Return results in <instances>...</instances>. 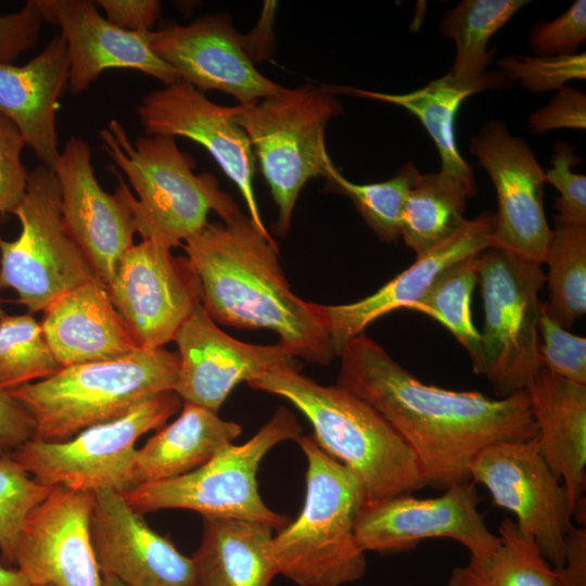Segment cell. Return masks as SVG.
<instances>
[{
  "instance_id": "22",
  "label": "cell",
  "mask_w": 586,
  "mask_h": 586,
  "mask_svg": "<svg viewBox=\"0 0 586 586\" xmlns=\"http://www.w3.org/2000/svg\"><path fill=\"white\" fill-rule=\"evenodd\" d=\"M43 22L61 27L69 59L67 88L86 91L109 68L136 69L166 86L179 80L176 71L151 47V31H128L113 25L89 0H36Z\"/></svg>"
},
{
  "instance_id": "50",
  "label": "cell",
  "mask_w": 586,
  "mask_h": 586,
  "mask_svg": "<svg viewBox=\"0 0 586 586\" xmlns=\"http://www.w3.org/2000/svg\"><path fill=\"white\" fill-rule=\"evenodd\" d=\"M1 240V237H0ZM7 314L3 311V309L0 306V320L5 316Z\"/></svg>"
},
{
  "instance_id": "4",
  "label": "cell",
  "mask_w": 586,
  "mask_h": 586,
  "mask_svg": "<svg viewBox=\"0 0 586 586\" xmlns=\"http://www.w3.org/2000/svg\"><path fill=\"white\" fill-rule=\"evenodd\" d=\"M99 138L138 195L112 167L142 240L171 249L204 228L209 212L222 221L241 213L212 174L193 173V158L177 146L174 137L143 135L131 141L123 124L111 119Z\"/></svg>"
},
{
  "instance_id": "25",
  "label": "cell",
  "mask_w": 586,
  "mask_h": 586,
  "mask_svg": "<svg viewBox=\"0 0 586 586\" xmlns=\"http://www.w3.org/2000/svg\"><path fill=\"white\" fill-rule=\"evenodd\" d=\"M69 59L60 33L24 65L0 64V113L12 120L41 165L60 155L56 113L68 85Z\"/></svg>"
},
{
  "instance_id": "3",
  "label": "cell",
  "mask_w": 586,
  "mask_h": 586,
  "mask_svg": "<svg viewBox=\"0 0 586 586\" xmlns=\"http://www.w3.org/2000/svg\"><path fill=\"white\" fill-rule=\"evenodd\" d=\"M290 402L309 421L317 444L360 482L366 501L428 486L413 450L369 404L340 385L280 369L247 383Z\"/></svg>"
},
{
  "instance_id": "7",
  "label": "cell",
  "mask_w": 586,
  "mask_h": 586,
  "mask_svg": "<svg viewBox=\"0 0 586 586\" xmlns=\"http://www.w3.org/2000/svg\"><path fill=\"white\" fill-rule=\"evenodd\" d=\"M237 106L235 122L246 133L278 209L275 232L284 235L307 180L326 175L331 158L324 132L343 113L330 88H283Z\"/></svg>"
},
{
  "instance_id": "46",
  "label": "cell",
  "mask_w": 586,
  "mask_h": 586,
  "mask_svg": "<svg viewBox=\"0 0 586 586\" xmlns=\"http://www.w3.org/2000/svg\"><path fill=\"white\" fill-rule=\"evenodd\" d=\"M94 3L102 8L109 22L128 31L151 30L162 10L156 0H98Z\"/></svg>"
},
{
  "instance_id": "5",
  "label": "cell",
  "mask_w": 586,
  "mask_h": 586,
  "mask_svg": "<svg viewBox=\"0 0 586 586\" xmlns=\"http://www.w3.org/2000/svg\"><path fill=\"white\" fill-rule=\"evenodd\" d=\"M297 443L307 460L306 494L298 517L272 537L278 572L298 586L356 582L367 566L354 533L366 501L362 486L313 435H303Z\"/></svg>"
},
{
  "instance_id": "23",
  "label": "cell",
  "mask_w": 586,
  "mask_h": 586,
  "mask_svg": "<svg viewBox=\"0 0 586 586\" xmlns=\"http://www.w3.org/2000/svg\"><path fill=\"white\" fill-rule=\"evenodd\" d=\"M494 228L495 213L483 212L467 219L451 237L416 257L413 264L369 296L348 304L321 305L335 355L380 317L398 309L411 310L453 265L492 246Z\"/></svg>"
},
{
  "instance_id": "34",
  "label": "cell",
  "mask_w": 586,
  "mask_h": 586,
  "mask_svg": "<svg viewBox=\"0 0 586 586\" xmlns=\"http://www.w3.org/2000/svg\"><path fill=\"white\" fill-rule=\"evenodd\" d=\"M480 254V253H479ZM479 254L453 265L411 308L443 324L468 352L474 372L481 361L480 331L473 323L471 302L477 283Z\"/></svg>"
},
{
  "instance_id": "51",
  "label": "cell",
  "mask_w": 586,
  "mask_h": 586,
  "mask_svg": "<svg viewBox=\"0 0 586 586\" xmlns=\"http://www.w3.org/2000/svg\"><path fill=\"white\" fill-rule=\"evenodd\" d=\"M43 586H52V585H43Z\"/></svg>"
},
{
  "instance_id": "42",
  "label": "cell",
  "mask_w": 586,
  "mask_h": 586,
  "mask_svg": "<svg viewBox=\"0 0 586 586\" xmlns=\"http://www.w3.org/2000/svg\"><path fill=\"white\" fill-rule=\"evenodd\" d=\"M26 140L17 126L0 113V213H13L24 198L28 171L22 163Z\"/></svg>"
},
{
  "instance_id": "37",
  "label": "cell",
  "mask_w": 586,
  "mask_h": 586,
  "mask_svg": "<svg viewBox=\"0 0 586 586\" xmlns=\"http://www.w3.org/2000/svg\"><path fill=\"white\" fill-rule=\"evenodd\" d=\"M53 488L36 482L11 454L0 455V551L8 564H14L17 539L27 515Z\"/></svg>"
},
{
  "instance_id": "29",
  "label": "cell",
  "mask_w": 586,
  "mask_h": 586,
  "mask_svg": "<svg viewBox=\"0 0 586 586\" xmlns=\"http://www.w3.org/2000/svg\"><path fill=\"white\" fill-rule=\"evenodd\" d=\"M242 432L233 421L217 412L182 403L176 420L162 426L135 454L138 484L174 479L206 463Z\"/></svg>"
},
{
  "instance_id": "44",
  "label": "cell",
  "mask_w": 586,
  "mask_h": 586,
  "mask_svg": "<svg viewBox=\"0 0 586 586\" xmlns=\"http://www.w3.org/2000/svg\"><path fill=\"white\" fill-rule=\"evenodd\" d=\"M43 18L36 0L17 12L0 15V64H13L39 41Z\"/></svg>"
},
{
  "instance_id": "9",
  "label": "cell",
  "mask_w": 586,
  "mask_h": 586,
  "mask_svg": "<svg viewBox=\"0 0 586 586\" xmlns=\"http://www.w3.org/2000/svg\"><path fill=\"white\" fill-rule=\"evenodd\" d=\"M182 403L174 391L162 392L126 415L89 426L69 440L31 438L11 456L42 485L93 494H125L139 485L135 472L137 441L162 428Z\"/></svg>"
},
{
  "instance_id": "31",
  "label": "cell",
  "mask_w": 586,
  "mask_h": 586,
  "mask_svg": "<svg viewBox=\"0 0 586 586\" xmlns=\"http://www.w3.org/2000/svg\"><path fill=\"white\" fill-rule=\"evenodd\" d=\"M500 543L483 558L471 557L451 570L446 586H558L552 566L532 537L505 518L498 526Z\"/></svg>"
},
{
  "instance_id": "39",
  "label": "cell",
  "mask_w": 586,
  "mask_h": 586,
  "mask_svg": "<svg viewBox=\"0 0 586 586\" xmlns=\"http://www.w3.org/2000/svg\"><path fill=\"white\" fill-rule=\"evenodd\" d=\"M581 161L572 144L555 143L551 167L544 170V181L559 192L555 201L556 226H586V176L572 170Z\"/></svg>"
},
{
  "instance_id": "12",
  "label": "cell",
  "mask_w": 586,
  "mask_h": 586,
  "mask_svg": "<svg viewBox=\"0 0 586 586\" xmlns=\"http://www.w3.org/2000/svg\"><path fill=\"white\" fill-rule=\"evenodd\" d=\"M469 474L470 481L487 488L494 505L515 515L518 528L533 538L553 570L559 569L566 536L574 528V507L535 437L483 448L472 459Z\"/></svg>"
},
{
  "instance_id": "19",
  "label": "cell",
  "mask_w": 586,
  "mask_h": 586,
  "mask_svg": "<svg viewBox=\"0 0 586 586\" xmlns=\"http://www.w3.org/2000/svg\"><path fill=\"white\" fill-rule=\"evenodd\" d=\"M88 143L71 137L55 162L65 228L107 286L124 253L133 245L132 212L117 184L114 194L102 189L94 175Z\"/></svg>"
},
{
  "instance_id": "2",
  "label": "cell",
  "mask_w": 586,
  "mask_h": 586,
  "mask_svg": "<svg viewBox=\"0 0 586 586\" xmlns=\"http://www.w3.org/2000/svg\"><path fill=\"white\" fill-rule=\"evenodd\" d=\"M215 321L273 331L294 357L329 365L336 356L321 305L293 293L277 243L242 213L208 224L182 244Z\"/></svg>"
},
{
  "instance_id": "49",
  "label": "cell",
  "mask_w": 586,
  "mask_h": 586,
  "mask_svg": "<svg viewBox=\"0 0 586 586\" xmlns=\"http://www.w3.org/2000/svg\"><path fill=\"white\" fill-rule=\"evenodd\" d=\"M102 586H126L120 581H118L116 577L109 575V574H102Z\"/></svg>"
},
{
  "instance_id": "41",
  "label": "cell",
  "mask_w": 586,
  "mask_h": 586,
  "mask_svg": "<svg viewBox=\"0 0 586 586\" xmlns=\"http://www.w3.org/2000/svg\"><path fill=\"white\" fill-rule=\"evenodd\" d=\"M585 39V0H576L550 22L537 21L528 30L530 49L539 56L575 54Z\"/></svg>"
},
{
  "instance_id": "43",
  "label": "cell",
  "mask_w": 586,
  "mask_h": 586,
  "mask_svg": "<svg viewBox=\"0 0 586 586\" xmlns=\"http://www.w3.org/2000/svg\"><path fill=\"white\" fill-rule=\"evenodd\" d=\"M527 128L538 136L555 129L584 130L586 94L577 88L566 85L561 87L546 106L528 116Z\"/></svg>"
},
{
  "instance_id": "40",
  "label": "cell",
  "mask_w": 586,
  "mask_h": 586,
  "mask_svg": "<svg viewBox=\"0 0 586 586\" xmlns=\"http://www.w3.org/2000/svg\"><path fill=\"white\" fill-rule=\"evenodd\" d=\"M542 367L570 382L586 385V339L562 328L544 309L538 324Z\"/></svg>"
},
{
  "instance_id": "48",
  "label": "cell",
  "mask_w": 586,
  "mask_h": 586,
  "mask_svg": "<svg viewBox=\"0 0 586 586\" xmlns=\"http://www.w3.org/2000/svg\"><path fill=\"white\" fill-rule=\"evenodd\" d=\"M0 586H31L29 581L16 569L0 564Z\"/></svg>"
},
{
  "instance_id": "17",
  "label": "cell",
  "mask_w": 586,
  "mask_h": 586,
  "mask_svg": "<svg viewBox=\"0 0 586 586\" xmlns=\"http://www.w3.org/2000/svg\"><path fill=\"white\" fill-rule=\"evenodd\" d=\"M145 135L183 137L213 156L239 189L258 230L267 231L253 189L255 155L244 130L235 122L237 106H221L183 80L145 94L136 107Z\"/></svg>"
},
{
  "instance_id": "33",
  "label": "cell",
  "mask_w": 586,
  "mask_h": 586,
  "mask_svg": "<svg viewBox=\"0 0 586 586\" xmlns=\"http://www.w3.org/2000/svg\"><path fill=\"white\" fill-rule=\"evenodd\" d=\"M544 263L549 293L544 309L569 330L586 313V226H556Z\"/></svg>"
},
{
  "instance_id": "36",
  "label": "cell",
  "mask_w": 586,
  "mask_h": 586,
  "mask_svg": "<svg viewBox=\"0 0 586 586\" xmlns=\"http://www.w3.org/2000/svg\"><path fill=\"white\" fill-rule=\"evenodd\" d=\"M60 369L40 322L30 314L5 315L0 320V388L9 392Z\"/></svg>"
},
{
  "instance_id": "27",
  "label": "cell",
  "mask_w": 586,
  "mask_h": 586,
  "mask_svg": "<svg viewBox=\"0 0 586 586\" xmlns=\"http://www.w3.org/2000/svg\"><path fill=\"white\" fill-rule=\"evenodd\" d=\"M512 85L500 71H487L477 80H463L446 74L408 93H384L349 87H335L334 93H346L400 106L415 115L435 143L442 173L462 182L473 194L476 184L471 166L458 151L455 118L462 102L472 94Z\"/></svg>"
},
{
  "instance_id": "18",
  "label": "cell",
  "mask_w": 586,
  "mask_h": 586,
  "mask_svg": "<svg viewBox=\"0 0 586 586\" xmlns=\"http://www.w3.org/2000/svg\"><path fill=\"white\" fill-rule=\"evenodd\" d=\"M94 494L54 487L27 515L15 568L31 586H102L91 540Z\"/></svg>"
},
{
  "instance_id": "16",
  "label": "cell",
  "mask_w": 586,
  "mask_h": 586,
  "mask_svg": "<svg viewBox=\"0 0 586 586\" xmlns=\"http://www.w3.org/2000/svg\"><path fill=\"white\" fill-rule=\"evenodd\" d=\"M179 368L174 392L183 403L215 412L241 382L280 369L301 370L300 360L281 343L256 345L233 339L209 317L202 303L173 340Z\"/></svg>"
},
{
  "instance_id": "35",
  "label": "cell",
  "mask_w": 586,
  "mask_h": 586,
  "mask_svg": "<svg viewBox=\"0 0 586 586\" xmlns=\"http://www.w3.org/2000/svg\"><path fill=\"white\" fill-rule=\"evenodd\" d=\"M420 175L413 162H407L385 181L359 184L347 180L330 161L324 178L330 190L353 201L381 241L392 242L400 237L405 203Z\"/></svg>"
},
{
  "instance_id": "30",
  "label": "cell",
  "mask_w": 586,
  "mask_h": 586,
  "mask_svg": "<svg viewBox=\"0 0 586 586\" xmlns=\"http://www.w3.org/2000/svg\"><path fill=\"white\" fill-rule=\"evenodd\" d=\"M473 195L462 182L442 171L419 176L406 200L400 228V237L416 257L466 222V201Z\"/></svg>"
},
{
  "instance_id": "45",
  "label": "cell",
  "mask_w": 586,
  "mask_h": 586,
  "mask_svg": "<svg viewBox=\"0 0 586 586\" xmlns=\"http://www.w3.org/2000/svg\"><path fill=\"white\" fill-rule=\"evenodd\" d=\"M35 423L27 409L0 388V455L11 454L34 437Z\"/></svg>"
},
{
  "instance_id": "15",
  "label": "cell",
  "mask_w": 586,
  "mask_h": 586,
  "mask_svg": "<svg viewBox=\"0 0 586 586\" xmlns=\"http://www.w3.org/2000/svg\"><path fill=\"white\" fill-rule=\"evenodd\" d=\"M469 151L489 176L497 195L492 246L542 265L552 229L544 209V168L534 151L497 119L471 137Z\"/></svg>"
},
{
  "instance_id": "47",
  "label": "cell",
  "mask_w": 586,
  "mask_h": 586,
  "mask_svg": "<svg viewBox=\"0 0 586 586\" xmlns=\"http://www.w3.org/2000/svg\"><path fill=\"white\" fill-rule=\"evenodd\" d=\"M553 571L558 586H586L585 527H574L569 533L563 564Z\"/></svg>"
},
{
  "instance_id": "8",
  "label": "cell",
  "mask_w": 586,
  "mask_h": 586,
  "mask_svg": "<svg viewBox=\"0 0 586 586\" xmlns=\"http://www.w3.org/2000/svg\"><path fill=\"white\" fill-rule=\"evenodd\" d=\"M303 436L291 410L281 406L258 432L243 444L225 446L198 469L164 481L142 483L122 494L140 514L163 509H186L204 517L259 522L280 531L289 517L269 509L258 492L257 471L276 445Z\"/></svg>"
},
{
  "instance_id": "26",
  "label": "cell",
  "mask_w": 586,
  "mask_h": 586,
  "mask_svg": "<svg viewBox=\"0 0 586 586\" xmlns=\"http://www.w3.org/2000/svg\"><path fill=\"white\" fill-rule=\"evenodd\" d=\"M525 392L540 455L561 480L575 510L586 479V385L542 367Z\"/></svg>"
},
{
  "instance_id": "38",
  "label": "cell",
  "mask_w": 586,
  "mask_h": 586,
  "mask_svg": "<svg viewBox=\"0 0 586 586\" xmlns=\"http://www.w3.org/2000/svg\"><path fill=\"white\" fill-rule=\"evenodd\" d=\"M500 69L513 84L520 82L532 93L557 91L570 80L586 78V53L569 55H506L497 60Z\"/></svg>"
},
{
  "instance_id": "24",
  "label": "cell",
  "mask_w": 586,
  "mask_h": 586,
  "mask_svg": "<svg viewBox=\"0 0 586 586\" xmlns=\"http://www.w3.org/2000/svg\"><path fill=\"white\" fill-rule=\"evenodd\" d=\"M42 313L43 334L62 368L116 359L141 349L99 280L65 293Z\"/></svg>"
},
{
  "instance_id": "28",
  "label": "cell",
  "mask_w": 586,
  "mask_h": 586,
  "mask_svg": "<svg viewBox=\"0 0 586 586\" xmlns=\"http://www.w3.org/2000/svg\"><path fill=\"white\" fill-rule=\"evenodd\" d=\"M272 530L254 521L204 517L202 539L192 556L198 586H270L279 574Z\"/></svg>"
},
{
  "instance_id": "6",
  "label": "cell",
  "mask_w": 586,
  "mask_h": 586,
  "mask_svg": "<svg viewBox=\"0 0 586 586\" xmlns=\"http://www.w3.org/2000/svg\"><path fill=\"white\" fill-rule=\"evenodd\" d=\"M177 353L139 349L116 359L63 367L9 393L30 413L34 440L62 442L117 419L145 399L174 391Z\"/></svg>"
},
{
  "instance_id": "1",
  "label": "cell",
  "mask_w": 586,
  "mask_h": 586,
  "mask_svg": "<svg viewBox=\"0 0 586 586\" xmlns=\"http://www.w3.org/2000/svg\"><path fill=\"white\" fill-rule=\"evenodd\" d=\"M339 357L336 384L391 424L435 488L470 481V463L483 448L536 436L525 390L492 398L425 384L364 333L348 340Z\"/></svg>"
},
{
  "instance_id": "11",
  "label": "cell",
  "mask_w": 586,
  "mask_h": 586,
  "mask_svg": "<svg viewBox=\"0 0 586 586\" xmlns=\"http://www.w3.org/2000/svg\"><path fill=\"white\" fill-rule=\"evenodd\" d=\"M12 214L21 232L13 241L0 240V290L13 289L29 314L43 311L73 289L99 280L65 228L53 170L40 164L28 171L24 198Z\"/></svg>"
},
{
  "instance_id": "32",
  "label": "cell",
  "mask_w": 586,
  "mask_h": 586,
  "mask_svg": "<svg viewBox=\"0 0 586 586\" xmlns=\"http://www.w3.org/2000/svg\"><path fill=\"white\" fill-rule=\"evenodd\" d=\"M527 0H463L445 13L440 34L456 44V56L448 74L463 80H477L487 71L496 49L488 41Z\"/></svg>"
},
{
  "instance_id": "20",
  "label": "cell",
  "mask_w": 586,
  "mask_h": 586,
  "mask_svg": "<svg viewBox=\"0 0 586 586\" xmlns=\"http://www.w3.org/2000/svg\"><path fill=\"white\" fill-rule=\"evenodd\" d=\"M151 47L180 80L202 92L218 90L247 104L282 89L256 69L232 23L221 14L151 31Z\"/></svg>"
},
{
  "instance_id": "10",
  "label": "cell",
  "mask_w": 586,
  "mask_h": 586,
  "mask_svg": "<svg viewBox=\"0 0 586 586\" xmlns=\"http://www.w3.org/2000/svg\"><path fill=\"white\" fill-rule=\"evenodd\" d=\"M544 282L542 265L494 246L479 254L484 317L475 373L488 379L499 398L525 390L542 368L538 324Z\"/></svg>"
},
{
  "instance_id": "14",
  "label": "cell",
  "mask_w": 586,
  "mask_h": 586,
  "mask_svg": "<svg viewBox=\"0 0 586 586\" xmlns=\"http://www.w3.org/2000/svg\"><path fill=\"white\" fill-rule=\"evenodd\" d=\"M107 293L141 349L164 347L202 302L198 275L187 257L142 240L122 256Z\"/></svg>"
},
{
  "instance_id": "21",
  "label": "cell",
  "mask_w": 586,
  "mask_h": 586,
  "mask_svg": "<svg viewBox=\"0 0 586 586\" xmlns=\"http://www.w3.org/2000/svg\"><path fill=\"white\" fill-rule=\"evenodd\" d=\"M90 533L101 574L126 586H198L193 558L150 527L117 492L94 493Z\"/></svg>"
},
{
  "instance_id": "13",
  "label": "cell",
  "mask_w": 586,
  "mask_h": 586,
  "mask_svg": "<svg viewBox=\"0 0 586 586\" xmlns=\"http://www.w3.org/2000/svg\"><path fill=\"white\" fill-rule=\"evenodd\" d=\"M475 485L456 483L434 498L403 494L365 501L355 520L356 542L365 552L395 553L412 550L423 539L445 537L464 546L471 557H487L500 537L479 511L482 497Z\"/></svg>"
}]
</instances>
